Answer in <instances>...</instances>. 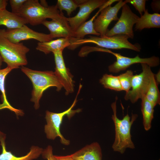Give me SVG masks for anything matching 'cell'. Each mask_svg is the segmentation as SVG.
Here are the masks:
<instances>
[{
	"mask_svg": "<svg viewBox=\"0 0 160 160\" xmlns=\"http://www.w3.org/2000/svg\"><path fill=\"white\" fill-rule=\"evenodd\" d=\"M2 62H3V61L2 58L1 57V56L0 55V69H1V66L2 65Z\"/></svg>",
	"mask_w": 160,
	"mask_h": 160,
	"instance_id": "cell-32",
	"label": "cell"
},
{
	"mask_svg": "<svg viewBox=\"0 0 160 160\" xmlns=\"http://www.w3.org/2000/svg\"><path fill=\"white\" fill-rule=\"evenodd\" d=\"M8 1L6 0H0V11L6 9Z\"/></svg>",
	"mask_w": 160,
	"mask_h": 160,
	"instance_id": "cell-31",
	"label": "cell"
},
{
	"mask_svg": "<svg viewBox=\"0 0 160 160\" xmlns=\"http://www.w3.org/2000/svg\"><path fill=\"white\" fill-rule=\"evenodd\" d=\"M105 52L112 54L116 58V61L108 67L109 71L112 73H118L125 70L132 65L136 63H145L151 67L157 66L160 63L159 58L155 56L142 58L137 55L134 57H129L112 52L107 49H106Z\"/></svg>",
	"mask_w": 160,
	"mask_h": 160,
	"instance_id": "cell-9",
	"label": "cell"
},
{
	"mask_svg": "<svg viewBox=\"0 0 160 160\" xmlns=\"http://www.w3.org/2000/svg\"><path fill=\"white\" fill-rule=\"evenodd\" d=\"M2 30L4 36L9 41L15 43L30 39L36 40L41 42L53 39L49 34L35 31L25 25L17 28Z\"/></svg>",
	"mask_w": 160,
	"mask_h": 160,
	"instance_id": "cell-10",
	"label": "cell"
},
{
	"mask_svg": "<svg viewBox=\"0 0 160 160\" xmlns=\"http://www.w3.org/2000/svg\"><path fill=\"white\" fill-rule=\"evenodd\" d=\"M107 0H85L79 6V10L75 16L66 17L73 31L74 32L82 23L86 22L91 13L95 9L104 5Z\"/></svg>",
	"mask_w": 160,
	"mask_h": 160,
	"instance_id": "cell-12",
	"label": "cell"
},
{
	"mask_svg": "<svg viewBox=\"0 0 160 160\" xmlns=\"http://www.w3.org/2000/svg\"><path fill=\"white\" fill-rule=\"evenodd\" d=\"M29 50L23 42L15 43L9 41L0 29V55L7 67L12 70L27 65L26 55Z\"/></svg>",
	"mask_w": 160,
	"mask_h": 160,
	"instance_id": "cell-4",
	"label": "cell"
},
{
	"mask_svg": "<svg viewBox=\"0 0 160 160\" xmlns=\"http://www.w3.org/2000/svg\"><path fill=\"white\" fill-rule=\"evenodd\" d=\"M18 15L33 26L42 24L47 18L58 19L64 16L56 5L44 6L38 0H26Z\"/></svg>",
	"mask_w": 160,
	"mask_h": 160,
	"instance_id": "cell-3",
	"label": "cell"
},
{
	"mask_svg": "<svg viewBox=\"0 0 160 160\" xmlns=\"http://www.w3.org/2000/svg\"><path fill=\"white\" fill-rule=\"evenodd\" d=\"M141 111L143 115V124L146 131L151 127V123L154 117V107L147 99L145 96L141 99Z\"/></svg>",
	"mask_w": 160,
	"mask_h": 160,
	"instance_id": "cell-21",
	"label": "cell"
},
{
	"mask_svg": "<svg viewBox=\"0 0 160 160\" xmlns=\"http://www.w3.org/2000/svg\"><path fill=\"white\" fill-rule=\"evenodd\" d=\"M104 88L117 91L123 90L118 76L105 74L99 80Z\"/></svg>",
	"mask_w": 160,
	"mask_h": 160,
	"instance_id": "cell-24",
	"label": "cell"
},
{
	"mask_svg": "<svg viewBox=\"0 0 160 160\" xmlns=\"http://www.w3.org/2000/svg\"><path fill=\"white\" fill-rule=\"evenodd\" d=\"M160 160V159H159V160Z\"/></svg>",
	"mask_w": 160,
	"mask_h": 160,
	"instance_id": "cell-33",
	"label": "cell"
},
{
	"mask_svg": "<svg viewBox=\"0 0 160 160\" xmlns=\"http://www.w3.org/2000/svg\"><path fill=\"white\" fill-rule=\"evenodd\" d=\"M26 0H10L12 12L18 15Z\"/></svg>",
	"mask_w": 160,
	"mask_h": 160,
	"instance_id": "cell-28",
	"label": "cell"
},
{
	"mask_svg": "<svg viewBox=\"0 0 160 160\" xmlns=\"http://www.w3.org/2000/svg\"><path fill=\"white\" fill-rule=\"evenodd\" d=\"M42 155L44 159L47 160H53L52 148L50 145L48 146L46 149L43 150Z\"/></svg>",
	"mask_w": 160,
	"mask_h": 160,
	"instance_id": "cell-29",
	"label": "cell"
},
{
	"mask_svg": "<svg viewBox=\"0 0 160 160\" xmlns=\"http://www.w3.org/2000/svg\"><path fill=\"white\" fill-rule=\"evenodd\" d=\"M103 5L100 7L98 11L89 20L86 21L81 24L74 32V38L77 39H82L88 34H92L97 36H100V34L95 30L93 22L95 17L97 16L101 10L105 8Z\"/></svg>",
	"mask_w": 160,
	"mask_h": 160,
	"instance_id": "cell-20",
	"label": "cell"
},
{
	"mask_svg": "<svg viewBox=\"0 0 160 160\" xmlns=\"http://www.w3.org/2000/svg\"><path fill=\"white\" fill-rule=\"evenodd\" d=\"M21 71L30 79L33 85L31 100L34 103L36 109L39 108V101L43 92L48 88L55 87L57 90L60 91L63 86L52 71L34 70L24 66L21 67Z\"/></svg>",
	"mask_w": 160,
	"mask_h": 160,
	"instance_id": "cell-2",
	"label": "cell"
},
{
	"mask_svg": "<svg viewBox=\"0 0 160 160\" xmlns=\"http://www.w3.org/2000/svg\"><path fill=\"white\" fill-rule=\"evenodd\" d=\"M81 88V87H79L78 93L73 103L67 110L59 113L52 112L48 111H46L45 118L47 124L45 125L44 129L48 139L54 140L56 137H59L62 144L65 145L69 144V140L65 139L63 136L60 132V128L65 116H67L70 119L75 113L81 111L80 109L76 110L72 109L77 102V98Z\"/></svg>",
	"mask_w": 160,
	"mask_h": 160,
	"instance_id": "cell-6",
	"label": "cell"
},
{
	"mask_svg": "<svg viewBox=\"0 0 160 160\" xmlns=\"http://www.w3.org/2000/svg\"><path fill=\"white\" fill-rule=\"evenodd\" d=\"M12 70L7 67L6 68L0 69V90L2 93L3 104L0 105V109L7 108L15 112L18 115L20 113L21 111L12 107L8 102L6 98L5 88V80L7 75Z\"/></svg>",
	"mask_w": 160,
	"mask_h": 160,
	"instance_id": "cell-23",
	"label": "cell"
},
{
	"mask_svg": "<svg viewBox=\"0 0 160 160\" xmlns=\"http://www.w3.org/2000/svg\"><path fill=\"white\" fill-rule=\"evenodd\" d=\"M87 38L77 39H75L71 46L72 50L79 46L86 43H92L106 49H127L136 52H140L141 47L138 44H133L128 40L125 35H119L111 37H100L89 36Z\"/></svg>",
	"mask_w": 160,
	"mask_h": 160,
	"instance_id": "cell-5",
	"label": "cell"
},
{
	"mask_svg": "<svg viewBox=\"0 0 160 160\" xmlns=\"http://www.w3.org/2000/svg\"><path fill=\"white\" fill-rule=\"evenodd\" d=\"M145 97L155 107L160 104V94L154 74L151 73L150 82Z\"/></svg>",
	"mask_w": 160,
	"mask_h": 160,
	"instance_id": "cell-22",
	"label": "cell"
},
{
	"mask_svg": "<svg viewBox=\"0 0 160 160\" xmlns=\"http://www.w3.org/2000/svg\"><path fill=\"white\" fill-rule=\"evenodd\" d=\"M53 160H76L72 158L70 155L66 156H58L54 155Z\"/></svg>",
	"mask_w": 160,
	"mask_h": 160,
	"instance_id": "cell-30",
	"label": "cell"
},
{
	"mask_svg": "<svg viewBox=\"0 0 160 160\" xmlns=\"http://www.w3.org/2000/svg\"><path fill=\"white\" fill-rule=\"evenodd\" d=\"M62 51H57L53 53L55 64V73L65 90L68 95L74 91V81L73 76L68 68L65 65L63 55Z\"/></svg>",
	"mask_w": 160,
	"mask_h": 160,
	"instance_id": "cell-13",
	"label": "cell"
},
{
	"mask_svg": "<svg viewBox=\"0 0 160 160\" xmlns=\"http://www.w3.org/2000/svg\"><path fill=\"white\" fill-rule=\"evenodd\" d=\"M126 4L122 0H119L114 6H108L103 9L100 15L93 22L95 31L100 34V36H105L108 27L113 21L118 20L117 14L120 9Z\"/></svg>",
	"mask_w": 160,
	"mask_h": 160,
	"instance_id": "cell-11",
	"label": "cell"
},
{
	"mask_svg": "<svg viewBox=\"0 0 160 160\" xmlns=\"http://www.w3.org/2000/svg\"><path fill=\"white\" fill-rule=\"evenodd\" d=\"M85 0H58L56 5L60 13L65 11L67 15L70 16L71 13L76 10L79 5Z\"/></svg>",
	"mask_w": 160,
	"mask_h": 160,
	"instance_id": "cell-25",
	"label": "cell"
},
{
	"mask_svg": "<svg viewBox=\"0 0 160 160\" xmlns=\"http://www.w3.org/2000/svg\"><path fill=\"white\" fill-rule=\"evenodd\" d=\"M6 137V135L0 131V142L2 148L0 160H32L38 158L43 151L41 148L33 146L31 147L29 152L25 156H16L11 152L7 150L5 141Z\"/></svg>",
	"mask_w": 160,
	"mask_h": 160,
	"instance_id": "cell-15",
	"label": "cell"
},
{
	"mask_svg": "<svg viewBox=\"0 0 160 160\" xmlns=\"http://www.w3.org/2000/svg\"><path fill=\"white\" fill-rule=\"evenodd\" d=\"M42 24L47 28L53 39L60 37L70 39L74 38V32L69 25L66 17L64 16L51 21L46 20Z\"/></svg>",
	"mask_w": 160,
	"mask_h": 160,
	"instance_id": "cell-14",
	"label": "cell"
},
{
	"mask_svg": "<svg viewBox=\"0 0 160 160\" xmlns=\"http://www.w3.org/2000/svg\"><path fill=\"white\" fill-rule=\"evenodd\" d=\"M116 100L111 105L113 112L112 119L113 122L115 129V138L112 147L114 151L123 154L127 148L134 149V143L132 140L131 129L134 122L138 117L137 114L132 113L131 118L128 114L122 119L118 118L116 114Z\"/></svg>",
	"mask_w": 160,
	"mask_h": 160,
	"instance_id": "cell-1",
	"label": "cell"
},
{
	"mask_svg": "<svg viewBox=\"0 0 160 160\" xmlns=\"http://www.w3.org/2000/svg\"><path fill=\"white\" fill-rule=\"evenodd\" d=\"M76 160H102V150L99 144L94 142L70 155Z\"/></svg>",
	"mask_w": 160,
	"mask_h": 160,
	"instance_id": "cell-16",
	"label": "cell"
},
{
	"mask_svg": "<svg viewBox=\"0 0 160 160\" xmlns=\"http://www.w3.org/2000/svg\"><path fill=\"white\" fill-rule=\"evenodd\" d=\"M122 7L121 13L118 21L111 29L108 30L105 36L111 37L122 35L126 36L128 38H133V27L139 17L132 11L127 4Z\"/></svg>",
	"mask_w": 160,
	"mask_h": 160,
	"instance_id": "cell-8",
	"label": "cell"
},
{
	"mask_svg": "<svg viewBox=\"0 0 160 160\" xmlns=\"http://www.w3.org/2000/svg\"><path fill=\"white\" fill-rule=\"evenodd\" d=\"M146 0H126L124 1L126 4L129 3L133 5L139 12L141 16L145 10V5Z\"/></svg>",
	"mask_w": 160,
	"mask_h": 160,
	"instance_id": "cell-27",
	"label": "cell"
},
{
	"mask_svg": "<svg viewBox=\"0 0 160 160\" xmlns=\"http://www.w3.org/2000/svg\"><path fill=\"white\" fill-rule=\"evenodd\" d=\"M160 27V14L157 13H149L148 9H146L144 14L138 19L135 24V29L141 31L144 28Z\"/></svg>",
	"mask_w": 160,
	"mask_h": 160,
	"instance_id": "cell-19",
	"label": "cell"
},
{
	"mask_svg": "<svg viewBox=\"0 0 160 160\" xmlns=\"http://www.w3.org/2000/svg\"><path fill=\"white\" fill-rule=\"evenodd\" d=\"M142 72L132 77L131 88L126 92L124 98L129 100L132 103L145 96L150 82V77L152 72L151 67L147 64L141 63Z\"/></svg>",
	"mask_w": 160,
	"mask_h": 160,
	"instance_id": "cell-7",
	"label": "cell"
},
{
	"mask_svg": "<svg viewBox=\"0 0 160 160\" xmlns=\"http://www.w3.org/2000/svg\"><path fill=\"white\" fill-rule=\"evenodd\" d=\"M28 23L24 18L6 9L0 11V25L5 26L7 29L20 28Z\"/></svg>",
	"mask_w": 160,
	"mask_h": 160,
	"instance_id": "cell-18",
	"label": "cell"
},
{
	"mask_svg": "<svg viewBox=\"0 0 160 160\" xmlns=\"http://www.w3.org/2000/svg\"><path fill=\"white\" fill-rule=\"evenodd\" d=\"M133 75V72L128 70L124 73L118 76L122 90L125 91L126 92L131 89L132 80Z\"/></svg>",
	"mask_w": 160,
	"mask_h": 160,
	"instance_id": "cell-26",
	"label": "cell"
},
{
	"mask_svg": "<svg viewBox=\"0 0 160 160\" xmlns=\"http://www.w3.org/2000/svg\"><path fill=\"white\" fill-rule=\"evenodd\" d=\"M72 38H61L47 41L39 42L36 49L45 54L51 52L53 53L57 51H63L65 48H68L71 46Z\"/></svg>",
	"mask_w": 160,
	"mask_h": 160,
	"instance_id": "cell-17",
	"label": "cell"
}]
</instances>
